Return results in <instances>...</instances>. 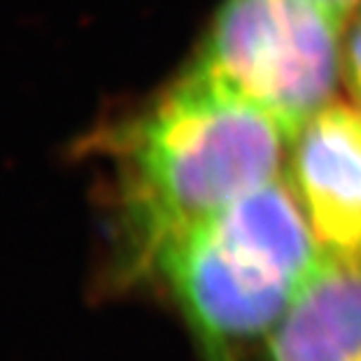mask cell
<instances>
[{
  "instance_id": "obj_6",
  "label": "cell",
  "mask_w": 361,
  "mask_h": 361,
  "mask_svg": "<svg viewBox=\"0 0 361 361\" xmlns=\"http://www.w3.org/2000/svg\"><path fill=\"white\" fill-rule=\"evenodd\" d=\"M343 84L361 107V3L350 12L343 35Z\"/></svg>"
},
{
  "instance_id": "obj_7",
  "label": "cell",
  "mask_w": 361,
  "mask_h": 361,
  "mask_svg": "<svg viewBox=\"0 0 361 361\" xmlns=\"http://www.w3.org/2000/svg\"><path fill=\"white\" fill-rule=\"evenodd\" d=\"M322 5H326L329 10H334L336 14H341V17L348 19L350 12L355 10V7L361 3V0H319Z\"/></svg>"
},
{
  "instance_id": "obj_3",
  "label": "cell",
  "mask_w": 361,
  "mask_h": 361,
  "mask_svg": "<svg viewBox=\"0 0 361 361\" xmlns=\"http://www.w3.org/2000/svg\"><path fill=\"white\" fill-rule=\"evenodd\" d=\"M345 21L319 0H221L189 66L291 135L336 101Z\"/></svg>"
},
{
  "instance_id": "obj_4",
  "label": "cell",
  "mask_w": 361,
  "mask_h": 361,
  "mask_svg": "<svg viewBox=\"0 0 361 361\" xmlns=\"http://www.w3.org/2000/svg\"><path fill=\"white\" fill-rule=\"evenodd\" d=\"M282 175L322 252L361 257V107L331 101L305 119Z\"/></svg>"
},
{
  "instance_id": "obj_1",
  "label": "cell",
  "mask_w": 361,
  "mask_h": 361,
  "mask_svg": "<svg viewBox=\"0 0 361 361\" xmlns=\"http://www.w3.org/2000/svg\"><path fill=\"white\" fill-rule=\"evenodd\" d=\"M114 164L121 280H149L205 219L278 180L289 135L191 66L94 140Z\"/></svg>"
},
{
  "instance_id": "obj_2",
  "label": "cell",
  "mask_w": 361,
  "mask_h": 361,
  "mask_svg": "<svg viewBox=\"0 0 361 361\" xmlns=\"http://www.w3.org/2000/svg\"><path fill=\"white\" fill-rule=\"evenodd\" d=\"M322 257L284 175L238 198L161 259L205 361H264L273 329Z\"/></svg>"
},
{
  "instance_id": "obj_5",
  "label": "cell",
  "mask_w": 361,
  "mask_h": 361,
  "mask_svg": "<svg viewBox=\"0 0 361 361\" xmlns=\"http://www.w3.org/2000/svg\"><path fill=\"white\" fill-rule=\"evenodd\" d=\"M264 361H361V257L322 252L268 338Z\"/></svg>"
}]
</instances>
